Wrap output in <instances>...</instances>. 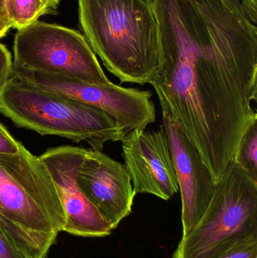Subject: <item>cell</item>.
Wrapping results in <instances>:
<instances>
[{
  "mask_svg": "<svg viewBox=\"0 0 257 258\" xmlns=\"http://www.w3.org/2000/svg\"><path fill=\"white\" fill-rule=\"evenodd\" d=\"M91 48L121 83L150 84L159 57L152 0H78Z\"/></svg>",
  "mask_w": 257,
  "mask_h": 258,
  "instance_id": "1",
  "label": "cell"
},
{
  "mask_svg": "<svg viewBox=\"0 0 257 258\" xmlns=\"http://www.w3.org/2000/svg\"><path fill=\"white\" fill-rule=\"evenodd\" d=\"M0 113L19 128L86 141L95 150L127 135L101 109L12 77L0 91Z\"/></svg>",
  "mask_w": 257,
  "mask_h": 258,
  "instance_id": "2",
  "label": "cell"
},
{
  "mask_svg": "<svg viewBox=\"0 0 257 258\" xmlns=\"http://www.w3.org/2000/svg\"><path fill=\"white\" fill-rule=\"evenodd\" d=\"M257 237V181L233 160L215 183L206 211L172 258H216Z\"/></svg>",
  "mask_w": 257,
  "mask_h": 258,
  "instance_id": "3",
  "label": "cell"
},
{
  "mask_svg": "<svg viewBox=\"0 0 257 258\" xmlns=\"http://www.w3.org/2000/svg\"><path fill=\"white\" fill-rule=\"evenodd\" d=\"M0 212L51 247L65 226L57 186L39 156L24 145L0 155Z\"/></svg>",
  "mask_w": 257,
  "mask_h": 258,
  "instance_id": "4",
  "label": "cell"
},
{
  "mask_svg": "<svg viewBox=\"0 0 257 258\" xmlns=\"http://www.w3.org/2000/svg\"><path fill=\"white\" fill-rule=\"evenodd\" d=\"M13 63L30 71L88 83L110 82L84 35L43 21H36L17 31Z\"/></svg>",
  "mask_w": 257,
  "mask_h": 258,
  "instance_id": "5",
  "label": "cell"
},
{
  "mask_svg": "<svg viewBox=\"0 0 257 258\" xmlns=\"http://www.w3.org/2000/svg\"><path fill=\"white\" fill-rule=\"evenodd\" d=\"M12 77L98 107L114 119L127 134L134 129H146L156 119L149 91L122 87L112 82L107 84L88 83L15 65Z\"/></svg>",
  "mask_w": 257,
  "mask_h": 258,
  "instance_id": "6",
  "label": "cell"
},
{
  "mask_svg": "<svg viewBox=\"0 0 257 258\" xmlns=\"http://www.w3.org/2000/svg\"><path fill=\"white\" fill-rule=\"evenodd\" d=\"M85 151L81 147L63 146L48 149L39 158L61 199L66 218L63 231L83 237H103L113 229L77 184V173Z\"/></svg>",
  "mask_w": 257,
  "mask_h": 258,
  "instance_id": "7",
  "label": "cell"
},
{
  "mask_svg": "<svg viewBox=\"0 0 257 258\" xmlns=\"http://www.w3.org/2000/svg\"><path fill=\"white\" fill-rule=\"evenodd\" d=\"M122 143L125 168L135 194H147L168 200L179 190L165 132L134 129Z\"/></svg>",
  "mask_w": 257,
  "mask_h": 258,
  "instance_id": "8",
  "label": "cell"
},
{
  "mask_svg": "<svg viewBox=\"0 0 257 258\" xmlns=\"http://www.w3.org/2000/svg\"><path fill=\"white\" fill-rule=\"evenodd\" d=\"M77 184L115 229L132 212L135 192L125 167L101 150L86 149Z\"/></svg>",
  "mask_w": 257,
  "mask_h": 258,
  "instance_id": "9",
  "label": "cell"
},
{
  "mask_svg": "<svg viewBox=\"0 0 257 258\" xmlns=\"http://www.w3.org/2000/svg\"><path fill=\"white\" fill-rule=\"evenodd\" d=\"M162 127L181 194L183 236H187L205 214L216 183L197 149L181 127L164 113Z\"/></svg>",
  "mask_w": 257,
  "mask_h": 258,
  "instance_id": "10",
  "label": "cell"
},
{
  "mask_svg": "<svg viewBox=\"0 0 257 258\" xmlns=\"http://www.w3.org/2000/svg\"><path fill=\"white\" fill-rule=\"evenodd\" d=\"M48 14L42 0H12L9 13L12 28L21 30Z\"/></svg>",
  "mask_w": 257,
  "mask_h": 258,
  "instance_id": "11",
  "label": "cell"
},
{
  "mask_svg": "<svg viewBox=\"0 0 257 258\" xmlns=\"http://www.w3.org/2000/svg\"><path fill=\"white\" fill-rule=\"evenodd\" d=\"M232 160L257 181V122L243 137Z\"/></svg>",
  "mask_w": 257,
  "mask_h": 258,
  "instance_id": "12",
  "label": "cell"
},
{
  "mask_svg": "<svg viewBox=\"0 0 257 258\" xmlns=\"http://www.w3.org/2000/svg\"><path fill=\"white\" fill-rule=\"evenodd\" d=\"M216 258H257V237L240 242Z\"/></svg>",
  "mask_w": 257,
  "mask_h": 258,
  "instance_id": "13",
  "label": "cell"
},
{
  "mask_svg": "<svg viewBox=\"0 0 257 258\" xmlns=\"http://www.w3.org/2000/svg\"><path fill=\"white\" fill-rule=\"evenodd\" d=\"M0 228L18 245L26 243L30 239V233L8 219L0 212Z\"/></svg>",
  "mask_w": 257,
  "mask_h": 258,
  "instance_id": "14",
  "label": "cell"
},
{
  "mask_svg": "<svg viewBox=\"0 0 257 258\" xmlns=\"http://www.w3.org/2000/svg\"><path fill=\"white\" fill-rule=\"evenodd\" d=\"M0 258H28L18 245L0 228Z\"/></svg>",
  "mask_w": 257,
  "mask_h": 258,
  "instance_id": "15",
  "label": "cell"
},
{
  "mask_svg": "<svg viewBox=\"0 0 257 258\" xmlns=\"http://www.w3.org/2000/svg\"><path fill=\"white\" fill-rule=\"evenodd\" d=\"M13 65L10 51L6 45L0 43V91L12 77Z\"/></svg>",
  "mask_w": 257,
  "mask_h": 258,
  "instance_id": "16",
  "label": "cell"
},
{
  "mask_svg": "<svg viewBox=\"0 0 257 258\" xmlns=\"http://www.w3.org/2000/svg\"><path fill=\"white\" fill-rule=\"evenodd\" d=\"M23 144L16 141L8 129L0 123V155L16 154Z\"/></svg>",
  "mask_w": 257,
  "mask_h": 258,
  "instance_id": "17",
  "label": "cell"
},
{
  "mask_svg": "<svg viewBox=\"0 0 257 258\" xmlns=\"http://www.w3.org/2000/svg\"><path fill=\"white\" fill-rule=\"evenodd\" d=\"M11 28H12V26H11L10 23L7 20L4 19L0 16V39L6 36Z\"/></svg>",
  "mask_w": 257,
  "mask_h": 258,
  "instance_id": "18",
  "label": "cell"
},
{
  "mask_svg": "<svg viewBox=\"0 0 257 258\" xmlns=\"http://www.w3.org/2000/svg\"><path fill=\"white\" fill-rule=\"evenodd\" d=\"M42 1H43L48 14L55 12L59 3H60V0H42Z\"/></svg>",
  "mask_w": 257,
  "mask_h": 258,
  "instance_id": "19",
  "label": "cell"
},
{
  "mask_svg": "<svg viewBox=\"0 0 257 258\" xmlns=\"http://www.w3.org/2000/svg\"><path fill=\"white\" fill-rule=\"evenodd\" d=\"M0 16L9 21L7 13H6V7H5L4 0H0Z\"/></svg>",
  "mask_w": 257,
  "mask_h": 258,
  "instance_id": "20",
  "label": "cell"
},
{
  "mask_svg": "<svg viewBox=\"0 0 257 258\" xmlns=\"http://www.w3.org/2000/svg\"><path fill=\"white\" fill-rule=\"evenodd\" d=\"M12 0H4L5 7H6V13L9 17V11H10L11 5H12ZM9 19V18H8Z\"/></svg>",
  "mask_w": 257,
  "mask_h": 258,
  "instance_id": "21",
  "label": "cell"
}]
</instances>
